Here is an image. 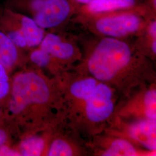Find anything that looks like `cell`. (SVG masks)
Listing matches in <instances>:
<instances>
[{"label": "cell", "mask_w": 156, "mask_h": 156, "mask_svg": "<svg viewBox=\"0 0 156 156\" xmlns=\"http://www.w3.org/2000/svg\"><path fill=\"white\" fill-rule=\"evenodd\" d=\"M86 68L89 76L126 96L154 76L151 65L136 59L126 43L112 38L101 41Z\"/></svg>", "instance_id": "cell-1"}, {"label": "cell", "mask_w": 156, "mask_h": 156, "mask_svg": "<svg viewBox=\"0 0 156 156\" xmlns=\"http://www.w3.org/2000/svg\"><path fill=\"white\" fill-rule=\"evenodd\" d=\"M114 91L98 81L80 99L66 102L67 117L87 128H96L108 122L115 112Z\"/></svg>", "instance_id": "cell-2"}, {"label": "cell", "mask_w": 156, "mask_h": 156, "mask_svg": "<svg viewBox=\"0 0 156 156\" xmlns=\"http://www.w3.org/2000/svg\"><path fill=\"white\" fill-rule=\"evenodd\" d=\"M50 98V88L44 78L36 73H23L14 80L9 108L19 113L28 106L46 104Z\"/></svg>", "instance_id": "cell-3"}, {"label": "cell", "mask_w": 156, "mask_h": 156, "mask_svg": "<svg viewBox=\"0 0 156 156\" xmlns=\"http://www.w3.org/2000/svg\"><path fill=\"white\" fill-rule=\"evenodd\" d=\"M70 11L67 0H45L35 17L41 28H51L64 22Z\"/></svg>", "instance_id": "cell-4"}, {"label": "cell", "mask_w": 156, "mask_h": 156, "mask_svg": "<svg viewBox=\"0 0 156 156\" xmlns=\"http://www.w3.org/2000/svg\"><path fill=\"white\" fill-rule=\"evenodd\" d=\"M140 26L139 18L134 15L104 18L96 24L101 33L112 37H120L132 33L136 31Z\"/></svg>", "instance_id": "cell-5"}, {"label": "cell", "mask_w": 156, "mask_h": 156, "mask_svg": "<svg viewBox=\"0 0 156 156\" xmlns=\"http://www.w3.org/2000/svg\"><path fill=\"white\" fill-rule=\"evenodd\" d=\"M128 134L132 140L151 151L156 149V120L140 119L128 128Z\"/></svg>", "instance_id": "cell-6"}, {"label": "cell", "mask_w": 156, "mask_h": 156, "mask_svg": "<svg viewBox=\"0 0 156 156\" xmlns=\"http://www.w3.org/2000/svg\"><path fill=\"white\" fill-rule=\"evenodd\" d=\"M41 49L48 53L50 56L63 61H69L75 55V49L73 45L66 42H62L60 38L55 34H49L41 42Z\"/></svg>", "instance_id": "cell-7"}, {"label": "cell", "mask_w": 156, "mask_h": 156, "mask_svg": "<svg viewBox=\"0 0 156 156\" xmlns=\"http://www.w3.org/2000/svg\"><path fill=\"white\" fill-rule=\"evenodd\" d=\"M21 31L27 45L34 47L39 45L44 39V31L33 19L24 17L22 20Z\"/></svg>", "instance_id": "cell-8"}, {"label": "cell", "mask_w": 156, "mask_h": 156, "mask_svg": "<svg viewBox=\"0 0 156 156\" xmlns=\"http://www.w3.org/2000/svg\"><path fill=\"white\" fill-rule=\"evenodd\" d=\"M139 152L127 140L117 138L113 140L110 145L102 153L104 156H134L139 155Z\"/></svg>", "instance_id": "cell-9"}, {"label": "cell", "mask_w": 156, "mask_h": 156, "mask_svg": "<svg viewBox=\"0 0 156 156\" xmlns=\"http://www.w3.org/2000/svg\"><path fill=\"white\" fill-rule=\"evenodd\" d=\"M17 57L15 46L8 36L0 31V64L4 67H11Z\"/></svg>", "instance_id": "cell-10"}, {"label": "cell", "mask_w": 156, "mask_h": 156, "mask_svg": "<svg viewBox=\"0 0 156 156\" xmlns=\"http://www.w3.org/2000/svg\"><path fill=\"white\" fill-rule=\"evenodd\" d=\"M134 0H94L90 2L89 9L93 12L109 11L133 6Z\"/></svg>", "instance_id": "cell-11"}, {"label": "cell", "mask_w": 156, "mask_h": 156, "mask_svg": "<svg viewBox=\"0 0 156 156\" xmlns=\"http://www.w3.org/2000/svg\"><path fill=\"white\" fill-rule=\"evenodd\" d=\"M45 147V142L39 136H32L24 140L20 145L21 155L40 156Z\"/></svg>", "instance_id": "cell-12"}, {"label": "cell", "mask_w": 156, "mask_h": 156, "mask_svg": "<svg viewBox=\"0 0 156 156\" xmlns=\"http://www.w3.org/2000/svg\"><path fill=\"white\" fill-rule=\"evenodd\" d=\"M77 153L75 147L66 138L55 140L50 145L48 153L49 156H75Z\"/></svg>", "instance_id": "cell-13"}, {"label": "cell", "mask_w": 156, "mask_h": 156, "mask_svg": "<svg viewBox=\"0 0 156 156\" xmlns=\"http://www.w3.org/2000/svg\"><path fill=\"white\" fill-rule=\"evenodd\" d=\"M142 111L144 118L156 120V90L151 88L145 91L142 99Z\"/></svg>", "instance_id": "cell-14"}, {"label": "cell", "mask_w": 156, "mask_h": 156, "mask_svg": "<svg viewBox=\"0 0 156 156\" xmlns=\"http://www.w3.org/2000/svg\"><path fill=\"white\" fill-rule=\"evenodd\" d=\"M31 59L35 64L40 67L46 66L50 60V56L41 49L35 50L31 55Z\"/></svg>", "instance_id": "cell-15"}, {"label": "cell", "mask_w": 156, "mask_h": 156, "mask_svg": "<svg viewBox=\"0 0 156 156\" xmlns=\"http://www.w3.org/2000/svg\"><path fill=\"white\" fill-rule=\"evenodd\" d=\"M9 89L8 78L4 67L0 64V98L4 97Z\"/></svg>", "instance_id": "cell-16"}, {"label": "cell", "mask_w": 156, "mask_h": 156, "mask_svg": "<svg viewBox=\"0 0 156 156\" xmlns=\"http://www.w3.org/2000/svg\"><path fill=\"white\" fill-rule=\"evenodd\" d=\"M8 37L14 45L21 48H24L27 46L26 41L21 31H12L9 34Z\"/></svg>", "instance_id": "cell-17"}, {"label": "cell", "mask_w": 156, "mask_h": 156, "mask_svg": "<svg viewBox=\"0 0 156 156\" xmlns=\"http://www.w3.org/2000/svg\"><path fill=\"white\" fill-rule=\"evenodd\" d=\"M20 154L15 151H12L6 147H2L0 149V156H20Z\"/></svg>", "instance_id": "cell-18"}, {"label": "cell", "mask_w": 156, "mask_h": 156, "mask_svg": "<svg viewBox=\"0 0 156 156\" xmlns=\"http://www.w3.org/2000/svg\"><path fill=\"white\" fill-rule=\"evenodd\" d=\"M45 0H34L33 2V8L36 11H38L43 5Z\"/></svg>", "instance_id": "cell-19"}, {"label": "cell", "mask_w": 156, "mask_h": 156, "mask_svg": "<svg viewBox=\"0 0 156 156\" xmlns=\"http://www.w3.org/2000/svg\"><path fill=\"white\" fill-rule=\"evenodd\" d=\"M150 34L151 35L156 38V22L153 23L151 25V27H150Z\"/></svg>", "instance_id": "cell-20"}, {"label": "cell", "mask_w": 156, "mask_h": 156, "mask_svg": "<svg viewBox=\"0 0 156 156\" xmlns=\"http://www.w3.org/2000/svg\"><path fill=\"white\" fill-rule=\"evenodd\" d=\"M5 133L2 130H0V146L2 145L4 143V142L5 141Z\"/></svg>", "instance_id": "cell-21"}, {"label": "cell", "mask_w": 156, "mask_h": 156, "mask_svg": "<svg viewBox=\"0 0 156 156\" xmlns=\"http://www.w3.org/2000/svg\"><path fill=\"white\" fill-rule=\"evenodd\" d=\"M151 48H152V51L153 52L156 54V40H154L152 44V46H151Z\"/></svg>", "instance_id": "cell-22"}, {"label": "cell", "mask_w": 156, "mask_h": 156, "mask_svg": "<svg viewBox=\"0 0 156 156\" xmlns=\"http://www.w3.org/2000/svg\"><path fill=\"white\" fill-rule=\"evenodd\" d=\"M80 2H83V3H89V2H91L94 0H76Z\"/></svg>", "instance_id": "cell-23"}]
</instances>
